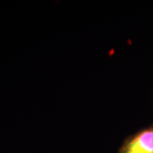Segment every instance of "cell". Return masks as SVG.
Instances as JSON below:
<instances>
[{"instance_id": "obj_1", "label": "cell", "mask_w": 153, "mask_h": 153, "mask_svg": "<svg viewBox=\"0 0 153 153\" xmlns=\"http://www.w3.org/2000/svg\"><path fill=\"white\" fill-rule=\"evenodd\" d=\"M119 153H153V123L127 137Z\"/></svg>"}]
</instances>
